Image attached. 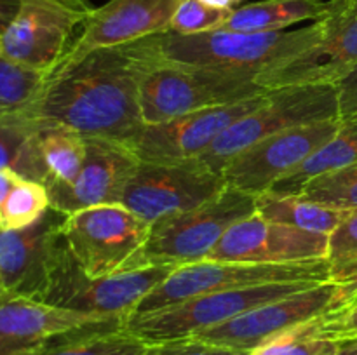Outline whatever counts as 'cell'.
Here are the masks:
<instances>
[{
  "instance_id": "5",
  "label": "cell",
  "mask_w": 357,
  "mask_h": 355,
  "mask_svg": "<svg viewBox=\"0 0 357 355\" xmlns=\"http://www.w3.org/2000/svg\"><path fill=\"white\" fill-rule=\"evenodd\" d=\"M68 253L89 277H110L149 267L145 246L150 223L121 204H103L65 216Z\"/></svg>"
},
{
  "instance_id": "36",
  "label": "cell",
  "mask_w": 357,
  "mask_h": 355,
  "mask_svg": "<svg viewBox=\"0 0 357 355\" xmlns=\"http://www.w3.org/2000/svg\"><path fill=\"white\" fill-rule=\"evenodd\" d=\"M23 176H20L13 169H0V207H2L6 198L9 197V194L13 191V188L16 187V183Z\"/></svg>"
},
{
  "instance_id": "33",
  "label": "cell",
  "mask_w": 357,
  "mask_h": 355,
  "mask_svg": "<svg viewBox=\"0 0 357 355\" xmlns=\"http://www.w3.org/2000/svg\"><path fill=\"white\" fill-rule=\"evenodd\" d=\"M142 355H250L248 352L232 350V348L216 347L197 338H181V340L149 343Z\"/></svg>"
},
{
  "instance_id": "34",
  "label": "cell",
  "mask_w": 357,
  "mask_h": 355,
  "mask_svg": "<svg viewBox=\"0 0 357 355\" xmlns=\"http://www.w3.org/2000/svg\"><path fill=\"white\" fill-rule=\"evenodd\" d=\"M337 89H338V106H340V118H347V117H352V115H356L357 113V66L337 84Z\"/></svg>"
},
{
  "instance_id": "2",
  "label": "cell",
  "mask_w": 357,
  "mask_h": 355,
  "mask_svg": "<svg viewBox=\"0 0 357 355\" xmlns=\"http://www.w3.org/2000/svg\"><path fill=\"white\" fill-rule=\"evenodd\" d=\"M324 17L312 24L281 31L215 30L197 35L164 31L155 35L162 59L225 72L258 73L298 56L323 38Z\"/></svg>"
},
{
  "instance_id": "44",
  "label": "cell",
  "mask_w": 357,
  "mask_h": 355,
  "mask_svg": "<svg viewBox=\"0 0 357 355\" xmlns=\"http://www.w3.org/2000/svg\"><path fill=\"white\" fill-rule=\"evenodd\" d=\"M3 113H10V111H3V110H0V115H3Z\"/></svg>"
},
{
  "instance_id": "27",
  "label": "cell",
  "mask_w": 357,
  "mask_h": 355,
  "mask_svg": "<svg viewBox=\"0 0 357 355\" xmlns=\"http://www.w3.org/2000/svg\"><path fill=\"white\" fill-rule=\"evenodd\" d=\"M333 315L335 313H331L302 324L261 345L250 355H340L345 343L338 340L331 329Z\"/></svg>"
},
{
  "instance_id": "17",
  "label": "cell",
  "mask_w": 357,
  "mask_h": 355,
  "mask_svg": "<svg viewBox=\"0 0 357 355\" xmlns=\"http://www.w3.org/2000/svg\"><path fill=\"white\" fill-rule=\"evenodd\" d=\"M330 235L268 221L258 214L241 219L227 230L208 261L288 265L328 260Z\"/></svg>"
},
{
  "instance_id": "24",
  "label": "cell",
  "mask_w": 357,
  "mask_h": 355,
  "mask_svg": "<svg viewBox=\"0 0 357 355\" xmlns=\"http://www.w3.org/2000/svg\"><path fill=\"white\" fill-rule=\"evenodd\" d=\"M352 164H357V113L342 118L337 134L295 171L278 181L271 191L278 195H298L303 184L312 178Z\"/></svg>"
},
{
  "instance_id": "29",
  "label": "cell",
  "mask_w": 357,
  "mask_h": 355,
  "mask_svg": "<svg viewBox=\"0 0 357 355\" xmlns=\"http://www.w3.org/2000/svg\"><path fill=\"white\" fill-rule=\"evenodd\" d=\"M47 72L28 68L0 54V110L23 111L44 87Z\"/></svg>"
},
{
  "instance_id": "8",
  "label": "cell",
  "mask_w": 357,
  "mask_h": 355,
  "mask_svg": "<svg viewBox=\"0 0 357 355\" xmlns=\"http://www.w3.org/2000/svg\"><path fill=\"white\" fill-rule=\"evenodd\" d=\"M257 197L227 188L199 207L173 212L150 225L145 246L146 265H183L204 261L227 230L255 214Z\"/></svg>"
},
{
  "instance_id": "28",
  "label": "cell",
  "mask_w": 357,
  "mask_h": 355,
  "mask_svg": "<svg viewBox=\"0 0 357 355\" xmlns=\"http://www.w3.org/2000/svg\"><path fill=\"white\" fill-rule=\"evenodd\" d=\"M51 209L44 183L21 178L0 207V230H20L33 225Z\"/></svg>"
},
{
  "instance_id": "31",
  "label": "cell",
  "mask_w": 357,
  "mask_h": 355,
  "mask_svg": "<svg viewBox=\"0 0 357 355\" xmlns=\"http://www.w3.org/2000/svg\"><path fill=\"white\" fill-rule=\"evenodd\" d=\"M232 10L215 9L201 0H181L171 17L169 31L180 35H197L223 28Z\"/></svg>"
},
{
  "instance_id": "42",
  "label": "cell",
  "mask_w": 357,
  "mask_h": 355,
  "mask_svg": "<svg viewBox=\"0 0 357 355\" xmlns=\"http://www.w3.org/2000/svg\"><path fill=\"white\" fill-rule=\"evenodd\" d=\"M340 355H352V354H349V352H345L344 348H342V354Z\"/></svg>"
},
{
  "instance_id": "22",
  "label": "cell",
  "mask_w": 357,
  "mask_h": 355,
  "mask_svg": "<svg viewBox=\"0 0 357 355\" xmlns=\"http://www.w3.org/2000/svg\"><path fill=\"white\" fill-rule=\"evenodd\" d=\"M42 122L24 111L0 115V169H13L26 180L47 183L49 174L38 146Z\"/></svg>"
},
{
  "instance_id": "6",
  "label": "cell",
  "mask_w": 357,
  "mask_h": 355,
  "mask_svg": "<svg viewBox=\"0 0 357 355\" xmlns=\"http://www.w3.org/2000/svg\"><path fill=\"white\" fill-rule=\"evenodd\" d=\"M357 299L354 282L324 281L274 299L264 306L243 313L225 324L201 331L192 338L232 348L241 352H255L274 338L321 317L347 310Z\"/></svg>"
},
{
  "instance_id": "19",
  "label": "cell",
  "mask_w": 357,
  "mask_h": 355,
  "mask_svg": "<svg viewBox=\"0 0 357 355\" xmlns=\"http://www.w3.org/2000/svg\"><path fill=\"white\" fill-rule=\"evenodd\" d=\"M87 153L72 183L45 184L51 209L68 216L82 209L103 204H119L129 178L139 160L119 143L101 138H86Z\"/></svg>"
},
{
  "instance_id": "16",
  "label": "cell",
  "mask_w": 357,
  "mask_h": 355,
  "mask_svg": "<svg viewBox=\"0 0 357 355\" xmlns=\"http://www.w3.org/2000/svg\"><path fill=\"white\" fill-rule=\"evenodd\" d=\"M65 214L49 209L33 225L0 230V278L3 292L44 301L65 239Z\"/></svg>"
},
{
  "instance_id": "4",
  "label": "cell",
  "mask_w": 357,
  "mask_h": 355,
  "mask_svg": "<svg viewBox=\"0 0 357 355\" xmlns=\"http://www.w3.org/2000/svg\"><path fill=\"white\" fill-rule=\"evenodd\" d=\"M333 118H340L335 84H303L271 89L255 110L229 125L194 162L220 174L229 160L268 136Z\"/></svg>"
},
{
  "instance_id": "35",
  "label": "cell",
  "mask_w": 357,
  "mask_h": 355,
  "mask_svg": "<svg viewBox=\"0 0 357 355\" xmlns=\"http://www.w3.org/2000/svg\"><path fill=\"white\" fill-rule=\"evenodd\" d=\"M331 329H333L335 336L344 343L357 340V299L347 310L335 313L331 319Z\"/></svg>"
},
{
  "instance_id": "18",
  "label": "cell",
  "mask_w": 357,
  "mask_h": 355,
  "mask_svg": "<svg viewBox=\"0 0 357 355\" xmlns=\"http://www.w3.org/2000/svg\"><path fill=\"white\" fill-rule=\"evenodd\" d=\"M181 0H108L89 13L82 31L58 65H68L103 47L131 44L169 30Z\"/></svg>"
},
{
  "instance_id": "15",
  "label": "cell",
  "mask_w": 357,
  "mask_h": 355,
  "mask_svg": "<svg viewBox=\"0 0 357 355\" xmlns=\"http://www.w3.org/2000/svg\"><path fill=\"white\" fill-rule=\"evenodd\" d=\"M333 10L324 17L323 38L307 51L281 65L258 73L265 89L303 84H335L357 66V6L356 0H333Z\"/></svg>"
},
{
  "instance_id": "12",
  "label": "cell",
  "mask_w": 357,
  "mask_h": 355,
  "mask_svg": "<svg viewBox=\"0 0 357 355\" xmlns=\"http://www.w3.org/2000/svg\"><path fill=\"white\" fill-rule=\"evenodd\" d=\"M227 190L222 174L197 162H139L119 204L152 225L173 212H183L213 200Z\"/></svg>"
},
{
  "instance_id": "25",
  "label": "cell",
  "mask_w": 357,
  "mask_h": 355,
  "mask_svg": "<svg viewBox=\"0 0 357 355\" xmlns=\"http://www.w3.org/2000/svg\"><path fill=\"white\" fill-rule=\"evenodd\" d=\"M349 212L351 211H342V209L317 204V202L303 198L300 195H278L272 191H265L257 197L255 214L261 216L268 221L330 235Z\"/></svg>"
},
{
  "instance_id": "7",
  "label": "cell",
  "mask_w": 357,
  "mask_h": 355,
  "mask_svg": "<svg viewBox=\"0 0 357 355\" xmlns=\"http://www.w3.org/2000/svg\"><path fill=\"white\" fill-rule=\"evenodd\" d=\"M331 265L328 260L305 263L267 265L243 261H199L174 268L169 277L160 282L138 305L132 315L155 312L192 298L229 289L275 282H323L330 281Z\"/></svg>"
},
{
  "instance_id": "30",
  "label": "cell",
  "mask_w": 357,
  "mask_h": 355,
  "mask_svg": "<svg viewBox=\"0 0 357 355\" xmlns=\"http://www.w3.org/2000/svg\"><path fill=\"white\" fill-rule=\"evenodd\" d=\"M298 195L328 207L357 211V164L312 178Z\"/></svg>"
},
{
  "instance_id": "39",
  "label": "cell",
  "mask_w": 357,
  "mask_h": 355,
  "mask_svg": "<svg viewBox=\"0 0 357 355\" xmlns=\"http://www.w3.org/2000/svg\"><path fill=\"white\" fill-rule=\"evenodd\" d=\"M201 2L208 3L209 7H215V9L234 10L236 7H239V3L243 2V0H201Z\"/></svg>"
},
{
  "instance_id": "13",
  "label": "cell",
  "mask_w": 357,
  "mask_h": 355,
  "mask_svg": "<svg viewBox=\"0 0 357 355\" xmlns=\"http://www.w3.org/2000/svg\"><path fill=\"white\" fill-rule=\"evenodd\" d=\"M340 124L342 118H333L268 136L229 160L220 174L227 188L258 197L330 141Z\"/></svg>"
},
{
  "instance_id": "3",
  "label": "cell",
  "mask_w": 357,
  "mask_h": 355,
  "mask_svg": "<svg viewBox=\"0 0 357 355\" xmlns=\"http://www.w3.org/2000/svg\"><path fill=\"white\" fill-rule=\"evenodd\" d=\"M267 90L255 73L183 65L159 56L139 84V108L145 124H157L194 111L239 103Z\"/></svg>"
},
{
  "instance_id": "14",
  "label": "cell",
  "mask_w": 357,
  "mask_h": 355,
  "mask_svg": "<svg viewBox=\"0 0 357 355\" xmlns=\"http://www.w3.org/2000/svg\"><path fill=\"white\" fill-rule=\"evenodd\" d=\"M267 93L239 103L181 115L166 122L145 124L122 146H126L139 162H192L201 157L229 125L255 110Z\"/></svg>"
},
{
  "instance_id": "41",
  "label": "cell",
  "mask_w": 357,
  "mask_h": 355,
  "mask_svg": "<svg viewBox=\"0 0 357 355\" xmlns=\"http://www.w3.org/2000/svg\"><path fill=\"white\" fill-rule=\"evenodd\" d=\"M3 294V287H2V278H0V296Z\"/></svg>"
},
{
  "instance_id": "26",
  "label": "cell",
  "mask_w": 357,
  "mask_h": 355,
  "mask_svg": "<svg viewBox=\"0 0 357 355\" xmlns=\"http://www.w3.org/2000/svg\"><path fill=\"white\" fill-rule=\"evenodd\" d=\"M38 146H40L42 160L49 174V181L45 184L52 181L72 183L86 160V136L63 125L42 122Z\"/></svg>"
},
{
  "instance_id": "9",
  "label": "cell",
  "mask_w": 357,
  "mask_h": 355,
  "mask_svg": "<svg viewBox=\"0 0 357 355\" xmlns=\"http://www.w3.org/2000/svg\"><path fill=\"white\" fill-rule=\"evenodd\" d=\"M176 267L149 265L138 270L110 277H89L77 265L66 244L52 271L44 301L61 308L89 313L103 320H124L139 303L169 277Z\"/></svg>"
},
{
  "instance_id": "37",
  "label": "cell",
  "mask_w": 357,
  "mask_h": 355,
  "mask_svg": "<svg viewBox=\"0 0 357 355\" xmlns=\"http://www.w3.org/2000/svg\"><path fill=\"white\" fill-rule=\"evenodd\" d=\"M330 278L337 282H354V284H357V261L331 268Z\"/></svg>"
},
{
  "instance_id": "46",
  "label": "cell",
  "mask_w": 357,
  "mask_h": 355,
  "mask_svg": "<svg viewBox=\"0 0 357 355\" xmlns=\"http://www.w3.org/2000/svg\"><path fill=\"white\" fill-rule=\"evenodd\" d=\"M356 2H357V0H356Z\"/></svg>"
},
{
  "instance_id": "43",
  "label": "cell",
  "mask_w": 357,
  "mask_h": 355,
  "mask_svg": "<svg viewBox=\"0 0 357 355\" xmlns=\"http://www.w3.org/2000/svg\"><path fill=\"white\" fill-rule=\"evenodd\" d=\"M0 49H2V30H0Z\"/></svg>"
},
{
  "instance_id": "23",
  "label": "cell",
  "mask_w": 357,
  "mask_h": 355,
  "mask_svg": "<svg viewBox=\"0 0 357 355\" xmlns=\"http://www.w3.org/2000/svg\"><path fill=\"white\" fill-rule=\"evenodd\" d=\"M146 341L124 327V320L98 324L56 338L37 355H142Z\"/></svg>"
},
{
  "instance_id": "11",
  "label": "cell",
  "mask_w": 357,
  "mask_h": 355,
  "mask_svg": "<svg viewBox=\"0 0 357 355\" xmlns=\"http://www.w3.org/2000/svg\"><path fill=\"white\" fill-rule=\"evenodd\" d=\"M91 10L86 0H21L16 16L2 30L0 54L51 73L72 45L75 28L86 23Z\"/></svg>"
},
{
  "instance_id": "1",
  "label": "cell",
  "mask_w": 357,
  "mask_h": 355,
  "mask_svg": "<svg viewBox=\"0 0 357 355\" xmlns=\"http://www.w3.org/2000/svg\"><path fill=\"white\" fill-rule=\"evenodd\" d=\"M159 59L155 35L131 44L103 47L68 65H56L24 113L124 145L145 125L139 84Z\"/></svg>"
},
{
  "instance_id": "45",
  "label": "cell",
  "mask_w": 357,
  "mask_h": 355,
  "mask_svg": "<svg viewBox=\"0 0 357 355\" xmlns=\"http://www.w3.org/2000/svg\"><path fill=\"white\" fill-rule=\"evenodd\" d=\"M356 6H357V2H356Z\"/></svg>"
},
{
  "instance_id": "10",
  "label": "cell",
  "mask_w": 357,
  "mask_h": 355,
  "mask_svg": "<svg viewBox=\"0 0 357 355\" xmlns=\"http://www.w3.org/2000/svg\"><path fill=\"white\" fill-rule=\"evenodd\" d=\"M314 284L317 282H275L211 292L155 312L131 315L126 319L124 327L146 343L181 340Z\"/></svg>"
},
{
  "instance_id": "40",
  "label": "cell",
  "mask_w": 357,
  "mask_h": 355,
  "mask_svg": "<svg viewBox=\"0 0 357 355\" xmlns=\"http://www.w3.org/2000/svg\"><path fill=\"white\" fill-rule=\"evenodd\" d=\"M344 350L349 352V354H352V355H357V340L351 341V343H345Z\"/></svg>"
},
{
  "instance_id": "32",
  "label": "cell",
  "mask_w": 357,
  "mask_h": 355,
  "mask_svg": "<svg viewBox=\"0 0 357 355\" xmlns=\"http://www.w3.org/2000/svg\"><path fill=\"white\" fill-rule=\"evenodd\" d=\"M357 261V211H351L330 233L328 263L331 268Z\"/></svg>"
},
{
  "instance_id": "38",
  "label": "cell",
  "mask_w": 357,
  "mask_h": 355,
  "mask_svg": "<svg viewBox=\"0 0 357 355\" xmlns=\"http://www.w3.org/2000/svg\"><path fill=\"white\" fill-rule=\"evenodd\" d=\"M20 6L21 0H0V30H3L13 21Z\"/></svg>"
},
{
  "instance_id": "21",
  "label": "cell",
  "mask_w": 357,
  "mask_h": 355,
  "mask_svg": "<svg viewBox=\"0 0 357 355\" xmlns=\"http://www.w3.org/2000/svg\"><path fill=\"white\" fill-rule=\"evenodd\" d=\"M333 0H260L230 13L223 30L281 31L302 21H319L333 10ZM222 30V28H220Z\"/></svg>"
},
{
  "instance_id": "20",
  "label": "cell",
  "mask_w": 357,
  "mask_h": 355,
  "mask_svg": "<svg viewBox=\"0 0 357 355\" xmlns=\"http://www.w3.org/2000/svg\"><path fill=\"white\" fill-rule=\"evenodd\" d=\"M114 322L26 296H0V355H37L52 340L98 324Z\"/></svg>"
}]
</instances>
